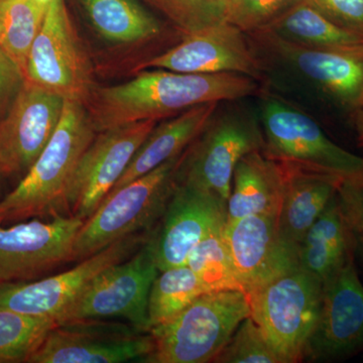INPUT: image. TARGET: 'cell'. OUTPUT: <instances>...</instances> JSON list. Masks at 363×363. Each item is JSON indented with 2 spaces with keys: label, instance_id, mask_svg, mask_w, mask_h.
Instances as JSON below:
<instances>
[{
  "label": "cell",
  "instance_id": "cell-1",
  "mask_svg": "<svg viewBox=\"0 0 363 363\" xmlns=\"http://www.w3.org/2000/svg\"><path fill=\"white\" fill-rule=\"evenodd\" d=\"M259 83L238 73L156 69L142 72L123 84L93 88L84 105L98 133L138 121L171 118L200 104L253 96L262 91Z\"/></svg>",
  "mask_w": 363,
  "mask_h": 363
},
{
  "label": "cell",
  "instance_id": "cell-2",
  "mask_svg": "<svg viewBox=\"0 0 363 363\" xmlns=\"http://www.w3.org/2000/svg\"><path fill=\"white\" fill-rule=\"evenodd\" d=\"M96 133L84 104L66 99L51 140L21 183L0 201V222L67 215L72 179Z\"/></svg>",
  "mask_w": 363,
  "mask_h": 363
},
{
  "label": "cell",
  "instance_id": "cell-3",
  "mask_svg": "<svg viewBox=\"0 0 363 363\" xmlns=\"http://www.w3.org/2000/svg\"><path fill=\"white\" fill-rule=\"evenodd\" d=\"M259 121L267 157L303 172L363 185V157L331 140L305 112L276 95H260Z\"/></svg>",
  "mask_w": 363,
  "mask_h": 363
},
{
  "label": "cell",
  "instance_id": "cell-4",
  "mask_svg": "<svg viewBox=\"0 0 363 363\" xmlns=\"http://www.w3.org/2000/svg\"><path fill=\"white\" fill-rule=\"evenodd\" d=\"M250 315V300L242 291L203 294L175 317L150 329L154 350L145 362H213Z\"/></svg>",
  "mask_w": 363,
  "mask_h": 363
},
{
  "label": "cell",
  "instance_id": "cell-5",
  "mask_svg": "<svg viewBox=\"0 0 363 363\" xmlns=\"http://www.w3.org/2000/svg\"><path fill=\"white\" fill-rule=\"evenodd\" d=\"M182 157L183 154L109 193L79 230L74 260L84 259L117 240L150 230L161 221L178 185Z\"/></svg>",
  "mask_w": 363,
  "mask_h": 363
},
{
  "label": "cell",
  "instance_id": "cell-6",
  "mask_svg": "<svg viewBox=\"0 0 363 363\" xmlns=\"http://www.w3.org/2000/svg\"><path fill=\"white\" fill-rule=\"evenodd\" d=\"M247 297L250 316L281 363L303 362L321 309L323 283L298 264Z\"/></svg>",
  "mask_w": 363,
  "mask_h": 363
},
{
  "label": "cell",
  "instance_id": "cell-7",
  "mask_svg": "<svg viewBox=\"0 0 363 363\" xmlns=\"http://www.w3.org/2000/svg\"><path fill=\"white\" fill-rule=\"evenodd\" d=\"M218 109L183 152L178 181L216 193L227 202L236 164L250 152L264 150V138L259 116L235 105Z\"/></svg>",
  "mask_w": 363,
  "mask_h": 363
},
{
  "label": "cell",
  "instance_id": "cell-8",
  "mask_svg": "<svg viewBox=\"0 0 363 363\" xmlns=\"http://www.w3.org/2000/svg\"><path fill=\"white\" fill-rule=\"evenodd\" d=\"M159 272L149 238L135 255L100 272L59 315L57 324L123 318L150 331V293Z\"/></svg>",
  "mask_w": 363,
  "mask_h": 363
},
{
  "label": "cell",
  "instance_id": "cell-9",
  "mask_svg": "<svg viewBox=\"0 0 363 363\" xmlns=\"http://www.w3.org/2000/svg\"><path fill=\"white\" fill-rule=\"evenodd\" d=\"M247 35L260 59H271L285 67L351 114L363 106V45L353 49H313L264 30Z\"/></svg>",
  "mask_w": 363,
  "mask_h": 363
},
{
  "label": "cell",
  "instance_id": "cell-10",
  "mask_svg": "<svg viewBox=\"0 0 363 363\" xmlns=\"http://www.w3.org/2000/svg\"><path fill=\"white\" fill-rule=\"evenodd\" d=\"M154 350L150 331L131 323L88 319L57 324L30 355L32 363L145 362Z\"/></svg>",
  "mask_w": 363,
  "mask_h": 363
},
{
  "label": "cell",
  "instance_id": "cell-11",
  "mask_svg": "<svg viewBox=\"0 0 363 363\" xmlns=\"http://www.w3.org/2000/svg\"><path fill=\"white\" fill-rule=\"evenodd\" d=\"M26 78L65 99L82 104L94 88L89 61L64 0H52L48 6L44 23L28 52Z\"/></svg>",
  "mask_w": 363,
  "mask_h": 363
},
{
  "label": "cell",
  "instance_id": "cell-12",
  "mask_svg": "<svg viewBox=\"0 0 363 363\" xmlns=\"http://www.w3.org/2000/svg\"><path fill=\"white\" fill-rule=\"evenodd\" d=\"M157 124V121H138L95 135L72 179L67 215L85 221L96 211Z\"/></svg>",
  "mask_w": 363,
  "mask_h": 363
},
{
  "label": "cell",
  "instance_id": "cell-13",
  "mask_svg": "<svg viewBox=\"0 0 363 363\" xmlns=\"http://www.w3.org/2000/svg\"><path fill=\"white\" fill-rule=\"evenodd\" d=\"M363 350V285L350 257L323 281V297L304 360L338 362Z\"/></svg>",
  "mask_w": 363,
  "mask_h": 363
},
{
  "label": "cell",
  "instance_id": "cell-14",
  "mask_svg": "<svg viewBox=\"0 0 363 363\" xmlns=\"http://www.w3.org/2000/svg\"><path fill=\"white\" fill-rule=\"evenodd\" d=\"M147 240V234H133L86 257L70 271L32 283L0 285V308L57 320L100 272L135 255Z\"/></svg>",
  "mask_w": 363,
  "mask_h": 363
},
{
  "label": "cell",
  "instance_id": "cell-15",
  "mask_svg": "<svg viewBox=\"0 0 363 363\" xmlns=\"http://www.w3.org/2000/svg\"><path fill=\"white\" fill-rule=\"evenodd\" d=\"M180 73H238L260 81L266 69L247 33L222 21L191 33L168 51L145 62L140 69Z\"/></svg>",
  "mask_w": 363,
  "mask_h": 363
},
{
  "label": "cell",
  "instance_id": "cell-16",
  "mask_svg": "<svg viewBox=\"0 0 363 363\" xmlns=\"http://www.w3.org/2000/svg\"><path fill=\"white\" fill-rule=\"evenodd\" d=\"M83 224L71 215L9 227L0 222V285L35 278L74 260V245Z\"/></svg>",
  "mask_w": 363,
  "mask_h": 363
},
{
  "label": "cell",
  "instance_id": "cell-17",
  "mask_svg": "<svg viewBox=\"0 0 363 363\" xmlns=\"http://www.w3.org/2000/svg\"><path fill=\"white\" fill-rule=\"evenodd\" d=\"M65 98L26 81L0 121V171L26 175L58 128Z\"/></svg>",
  "mask_w": 363,
  "mask_h": 363
},
{
  "label": "cell",
  "instance_id": "cell-18",
  "mask_svg": "<svg viewBox=\"0 0 363 363\" xmlns=\"http://www.w3.org/2000/svg\"><path fill=\"white\" fill-rule=\"evenodd\" d=\"M226 209L227 202L216 193L179 181L159 231L150 238L159 271L186 266L208 231L226 221Z\"/></svg>",
  "mask_w": 363,
  "mask_h": 363
},
{
  "label": "cell",
  "instance_id": "cell-19",
  "mask_svg": "<svg viewBox=\"0 0 363 363\" xmlns=\"http://www.w3.org/2000/svg\"><path fill=\"white\" fill-rule=\"evenodd\" d=\"M224 238L236 279L247 296L298 264L279 240L278 215H250L226 222Z\"/></svg>",
  "mask_w": 363,
  "mask_h": 363
},
{
  "label": "cell",
  "instance_id": "cell-20",
  "mask_svg": "<svg viewBox=\"0 0 363 363\" xmlns=\"http://www.w3.org/2000/svg\"><path fill=\"white\" fill-rule=\"evenodd\" d=\"M284 167L286 183L278 214L279 236L286 252L298 260L303 238L337 194L341 183L331 177Z\"/></svg>",
  "mask_w": 363,
  "mask_h": 363
},
{
  "label": "cell",
  "instance_id": "cell-21",
  "mask_svg": "<svg viewBox=\"0 0 363 363\" xmlns=\"http://www.w3.org/2000/svg\"><path fill=\"white\" fill-rule=\"evenodd\" d=\"M286 183L283 164L255 150L234 169L226 222L255 214H279Z\"/></svg>",
  "mask_w": 363,
  "mask_h": 363
},
{
  "label": "cell",
  "instance_id": "cell-22",
  "mask_svg": "<svg viewBox=\"0 0 363 363\" xmlns=\"http://www.w3.org/2000/svg\"><path fill=\"white\" fill-rule=\"evenodd\" d=\"M219 104L220 102L197 105L171 117L164 123L157 124L140 149L136 150L111 193L150 173L164 162L183 154L206 128Z\"/></svg>",
  "mask_w": 363,
  "mask_h": 363
},
{
  "label": "cell",
  "instance_id": "cell-23",
  "mask_svg": "<svg viewBox=\"0 0 363 363\" xmlns=\"http://www.w3.org/2000/svg\"><path fill=\"white\" fill-rule=\"evenodd\" d=\"M353 255L336 194L303 238L298 247V266L323 283Z\"/></svg>",
  "mask_w": 363,
  "mask_h": 363
},
{
  "label": "cell",
  "instance_id": "cell-24",
  "mask_svg": "<svg viewBox=\"0 0 363 363\" xmlns=\"http://www.w3.org/2000/svg\"><path fill=\"white\" fill-rule=\"evenodd\" d=\"M259 30L313 49H353L363 45L362 37L334 25L307 0L295 4Z\"/></svg>",
  "mask_w": 363,
  "mask_h": 363
},
{
  "label": "cell",
  "instance_id": "cell-25",
  "mask_svg": "<svg viewBox=\"0 0 363 363\" xmlns=\"http://www.w3.org/2000/svg\"><path fill=\"white\" fill-rule=\"evenodd\" d=\"M96 32L108 42L135 44L162 35V26L131 0H80Z\"/></svg>",
  "mask_w": 363,
  "mask_h": 363
},
{
  "label": "cell",
  "instance_id": "cell-26",
  "mask_svg": "<svg viewBox=\"0 0 363 363\" xmlns=\"http://www.w3.org/2000/svg\"><path fill=\"white\" fill-rule=\"evenodd\" d=\"M48 6L38 0H0V47L21 67L44 23Z\"/></svg>",
  "mask_w": 363,
  "mask_h": 363
},
{
  "label": "cell",
  "instance_id": "cell-27",
  "mask_svg": "<svg viewBox=\"0 0 363 363\" xmlns=\"http://www.w3.org/2000/svg\"><path fill=\"white\" fill-rule=\"evenodd\" d=\"M149 298V328L164 323L183 311L193 301L209 292L188 266L160 272Z\"/></svg>",
  "mask_w": 363,
  "mask_h": 363
},
{
  "label": "cell",
  "instance_id": "cell-28",
  "mask_svg": "<svg viewBox=\"0 0 363 363\" xmlns=\"http://www.w3.org/2000/svg\"><path fill=\"white\" fill-rule=\"evenodd\" d=\"M56 325L52 317L0 308V362H28Z\"/></svg>",
  "mask_w": 363,
  "mask_h": 363
},
{
  "label": "cell",
  "instance_id": "cell-29",
  "mask_svg": "<svg viewBox=\"0 0 363 363\" xmlns=\"http://www.w3.org/2000/svg\"><path fill=\"white\" fill-rule=\"evenodd\" d=\"M226 221L215 225L189 255L186 266L201 279L209 292L240 290L224 238Z\"/></svg>",
  "mask_w": 363,
  "mask_h": 363
},
{
  "label": "cell",
  "instance_id": "cell-30",
  "mask_svg": "<svg viewBox=\"0 0 363 363\" xmlns=\"http://www.w3.org/2000/svg\"><path fill=\"white\" fill-rule=\"evenodd\" d=\"M213 362L281 363V360L259 325L250 316L241 322Z\"/></svg>",
  "mask_w": 363,
  "mask_h": 363
},
{
  "label": "cell",
  "instance_id": "cell-31",
  "mask_svg": "<svg viewBox=\"0 0 363 363\" xmlns=\"http://www.w3.org/2000/svg\"><path fill=\"white\" fill-rule=\"evenodd\" d=\"M300 1L302 0H227L224 21L243 33L257 32Z\"/></svg>",
  "mask_w": 363,
  "mask_h": 363
},
{
  "label": "cell",
  "instance_id": "cell-32",
  "mask_svg": "<svg viewBox=\"0 0 363 363\" xmlns=\"http://www.w3.org/2000/svg\"><path fill=\"white\" fill-rule=\"evenodd\" d=\"M166 13L182 37L224 21L223 7L207 0H152Z\"/></svg>",
  "mask_w": 363,
  "mask_h": 363
},
{
  "label": "cell",
  "instance_id": "cell-33",
  "mask_svg": "<svg viewBox=\"0 0 363 363\" xmlns=\"http://www.w3.org/2000/svg\"><path fill=\"white\" fill-rule=\"evenodd\" d=\"M337 198L350 233L353 253L363 264V185L341 184Z\"/></svg>",
  "mask_w": 363,
  "mask_h": 363
},
{
  "label": "cell",
  "instance_id": "cell-34",
  "mask_svg": "<svg viewBox=\"0 0 363 363\" xmlns=\"http://www.w3.org/2000/svg\"><path fill=\"white\" fill-rule=\"evenodd\" d=\"M334 25L363 38V0H307Z\"/></svg>",
  "mask_w": 363,
  "mask_h": 363
},
{
  "label": "cell",
  "instance_id": "cell-35",
  "mask_svg": "<svg viewBox=\"0 0 363 363\" xmlns=\"http://www.w3.org/2000/svg\"><path fill=\"white\" fill-rule=\"evenodd\" d=\"M26 81L21 67L0 47V121L11 111Z\"/></svg>",
  "mask_w": 363,
  "mask_h": 363
},
{
  "label": "cell",
  "instance_id": "cell-36",
  "mask_svg": "<svg viewBox=\"0 0 363 363\" xmlns=\"http://www.w3.org/2000/svg\"><path fill=\"white\" fill-rule=\"evenodd\" d=\"M354 121L355 130H357L358 145L363 150V106L352 114Z\"/></svg>",
  "mask_w": 363,
  "mask_h": 363
},
{
  "label": "cell",
  "instance_id": "cell-37",
  "mask_svg": "<svg viewBox=\"0 0 363 363\" xmlns=\"http://www.w3.org/2000/svg\"><path fill=\"white\" fill-rule=\"evenodd\" d=\"M207 1L211 2V4H217L224 9V4H226L227 0H207Z\"/></svg>",
  "mask_w": 363,
  "mask_h": 363
},
{
  "label": "cell",
  "instance_id": "cell-38",
  "mask_svg": "<svg viewBox=\"0 0 363 363\" xmlns=\"http://www.w3.org/2000/svg\"><path fill=\"white\" fill-rule=\"evenodd\" d=\"M38 1L40 2V4H45V6H49L52 0H38Z\"/></svg>",
  "mask_w": 363,
  "mask_h": 363
},
{
  "label": "cell",
  "instance_id": "cell-39",
  "mask_svg": "<svg viewBox=\"0 0 363 363\" xmlns=\"http://www.w3.org/2000/svg\"><path fill=\"white\" fill-rule=\"evenodd\" d=\"M2 176H4V175H2L1 171H0V180H1V177Z\"/></svg>",
  "mask_w": 363,
  "mask_h": 363
}]
</instances>
